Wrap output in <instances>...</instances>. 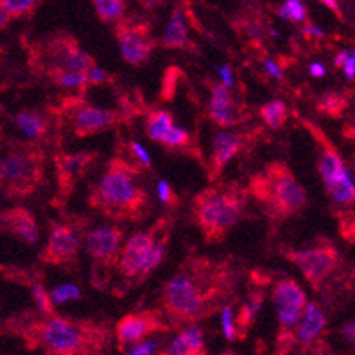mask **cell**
<instances>
[{
	"instance_id": "obj_1",
	"label": "cell",
	"mask_w": 355,
	"mask_h": 355,
	"mask_svg": "<svg viewBox=\"0 0 355 355\" xmlns=\"http://www.w3.org/2000/svg\"><path fill=\"white\" fill-rule=\"evenodd\" d=\"M239 270L232 258L189 254L159 290V309L173 329L198 324L232 304Z\"/></svg>"
},
{
	"instance_id": "obj_2",
	"label": "cell",
	"mask_w": 355,
	"mask_h": 355,
	"mask_svg": "<svg viewBox=\"0 0 355 355\" xmlns=\"http://www.w3.org/2000/svg\"><path fill=\"white\" fill-rule=\"evenodd\" d=\"M9 329L20 336L27 350L50 355L106 354L114 341V331L106 322L76 316L24 311L12 316Z\"/></svg>"
},
{
	"instance_id": "obj_3",
	"label": "cell",
	"mask_w": 355,
	"mask_h": 355,
	"mask_svg": "<svg viewBox=\"0 0 355 355\" xmlns=\"http://www.w3.org/2000/svg\"><path fill=\"white\" fill-rule=\"evenodd\" d=\"M141 173L122 154L114 156L87 196L89 207L115 223H140L150 211V195L138 182Z\"/></svg>"
},
{
	"instance_id": "obj_4",
	"label": "cell",
	"mask_w": 355,
	"mask_h": 355,
	"mask_svg": "<svg viewBox=\"0 0 355 355\" xmlns=\"http://www.w3.org/2000/svg\"><path fill=\"white\" fill-rule=\"evenodd\" d=\"M248 195L258 203L272 225L301 216L308 205V191L292 168L283 161H270L248 180Z\"/></svg>"
},
{
	"instance_id": "obj_5",
	"label": "cell",
	"mask_w": 355,
	"mask_h": 355,
	"mask_svg": "<svg viewBox=\"0 0 355 355\" xmlns=\"http://www.w3.org/2000/svg\"><path fill=\"white\" fill-rule=\"evenodd\" d=\"M248 189L239 180L212 182L195 195L191 218L205 244H221L242 219L248 205Z\"/></svg>"
},
{
	"instance_id": "obj_6",
	"label": "cell",
	"mask_w": 355,
	"mask_h": 355,
	"mask_svg": "<svg viewBox=\"0 0 355 355\" xmlns=\"http://www.w3.org/2000/svg\"><path fill=\"white\" fill-rule=\"evenodd\" d=\"M32 55L35 71L44 74L57 87L80 90V94L89 89L87 71L96 66V60L71 34L50 35L43 43L35 44Z\"/></svg>"
},
{
	"instance_id": "obj_7",
	"label": "cell",
	"mask_w": 355,
	"mask_h": 355,
	"mask_svg": "<svg viewBox=\"0 0 355 355\" xmlns=\"http://www.w3.org/2000/svg\"><path fill=\"white\" fill-rule=\"evenodd\" d=\"M46 148L37 141L16 145L0 157V191L12 200L31 198L46 180Z\"/></svg>"
},
{
	"instance_id": "obj_8",
	"label": "cell",
	"mask_w": 355,
	"mask_h": 355,
	"mask_svg": "<svg viewBox=\"0 0 355 355\" xmlns=\"http://www.w3.org/2000/svg\"><path fill=\"white\" fill-rule=\"evenodd\" d=\"M299 121H301L302 128L308 129V133L315 140L316 147L320 148L318 172H320L322 180H324L325 191L336 203L352 209L355 198L354 182H352L350 173L345 168V163L341 159L340 153H338V148L329 140L327 135L324 133V129L313 124L308 119H299Z\"/></svg>"
},
{
	"instance_id": "obj_9",
	"label": "cell",
	"mask_w": 355,
	"mask_h": 355,
	"mask_svg": "<svg viewBox=\"0 0 355 355\" xmlns=\"http://www.w3.org/2000/svg\"><path fill=\"white\" fill-rule=\"evenodd\" d=\"M57 121L66 119L69 122V128L76 138H87L94 137V135L112 129L115 125L122 124L125 119L124 112L121 110H108V108H98L89 103L83 101L78 96L64 99L62 105L57 108H50Z\"/></svg>"
},
{
	"instance_id": "obj_10",
	"label": "cell",
	"mask_w": 355,
	"mask_h": 355,
	"mask_svg": "<svg viewBox=\"0 0 355 355\" xmlns=\"http://www.w3.org/2000/svg\"><path fill=\"white\" fill-rule=\"evenodd\" d=\"M272 301L276 306L277 320H279L276 350L279 354H286L295 345L293 329L301 320L306 304H308V297L295 279L282 277L272 286Z\"/></svg>"
},
{
	"instance_id": "obj_11",
	"label": "cell",
	"mask_w": 355,
	"mask_h": 355,
	"mask_svg": "<svg viewBox=\"0 0 355 355\" xmlns=\"http://www.w3.org/2000/svg\"><path fill=\"white\" fill-rule=\"evenodd\" d=\"M282 253L286 260L292 261L293 266L301 270L306 282L316 292L341 267L340 251L327 239H320L315 246L306 248V250L283 248Z\"/></svg>"
},
{
	"instance_id": "obj_12",
	"label": "cell",
	"mask_w": 355,
	"mask_h": 355,
	"mask_svg": "<svg viewBox=\"0 0 355 355\" xmlns=\"http://www.w3.org/2000/svg\"><path fill=\"white\" fill-rule=\"evenodd\" d=\"M82 219L51 223L46 246L40 253L41 263L59 267L67 272H73L76 269L80 248H82L83 227L87 225V221H82Z\"/></svg>"
},
{
	"instance_id": "obj_13",
	"label": "cell",
	"mask_w": 355,
	"mask_h": 355,
	"mask_svg": "<svg viewBox=\"0 0 355 355\" xmlns=\"http://www.w3.org/2000/svg\"><path fill=\"white\" fill-rule=\"evenodd\" d=\"M172 329V324L166 320V316L159 308L141 309L122 316L115 324L114 338L117 340L119 350H124L125 347L145 341L148 336L170 332Z\"/></svg>"
},
{
	"instance_id": "obj_14",
	"label": "cell",
	"mask_w": 355,
	"mask_h": 355,
	"mask_svg": "<svg viewBox=\"0 0 355 355\" xmlns=\"http://www.w3.org/2000/svg\"><path fill=\"white\" fill-rule=\"evenodd\" d=\"M168 228H172V221L168 218H161L148 230L140 232V234L129 239L125 242V246L121 250V253H119L117 267H115L119 274L125 279H137L138 272H140L145 260L153 251L154 244L157 242L159 235Z\"/></svg>"
},
{
	"instance_id": "obj_15",
	"label": "cell",
	"mask_w": 355,
	"mask_h": 355,
	"mask_svg": "<svg viewBox=\"0 0 355 355\" xmlns=\"http://www.w3.org/2000/svg\"><path fill=\"white\" fill-rule=\"evenodd\" d=\"M115 40L121 48L122 59L129 66H141L157 46L150 25L144 20H122L115 27Z\"/></svg>"
},
{
	"instance_id": "obj_16",
	"label": "cell",
	"mask_w": 355,
	"mask_h": 355,
	"mask_svg": "<svg viewBox=\"0 0 355 355\" xmlns=\"http://www.w3.org/2000/svg\"><path fill=\"white\" fill-rule=\"evenodd\" d=\"M99 159L98 153H57L53 154L55 179H57V202L66 203L67 198L74 193L76 186L82 182L83 177L90 172L96 161Z\"/></svg>"
},
{
	"instance_id": "obj_17",
	"label": "cell",
	"mask_w": 355,
	"mask_h": 355,
	"mask_svg": "<svg viewBox=\"0 0 355 355\" xmlns=\"http://www.w3.org/2000/svg\"><path fill=\"white\" fill-rule=\"evenodd\" d=\"M124 239V230L117 225H106L96 230H90L85 237L87 253L92 257L96 266L103 270H112L117 267V258L121 253V244Z\"/></svg>"
},
{
	"instance_id": "obj_18",
	"label": "cell",
	"mask_w": 355,
	"mask_h": 355,
	"mask_svg": "<svg viewBox=\"0 0 355 355\" xmlns=\"http://www.w3.org/2000/svg\"><path fill=\"white\" fill-rule=\"evenodd\" d=\"M250 140L251 133H221L214 138L211 159L207 163V177L211 182L221 177L227 164L248 147Z\"/></svg>"
},
{
	"instance_id": "obj_19",
	"label": "cell",
	"mask_w": 355,
	"mask_h": 355,
	"mask_svg": "<svg viewBox=\"0 0 355 355\" xmlns=\"http://www.w3.org/2000/svg\"><path fill=\"white\" fill-rule=\"evenodd\" d=\"M0 232L15 235L27 246H34L40 241V228L34 214L25 207H11L0 211Z\"/></svg>"
},
{
	"instance_id": "obj_20",
	"label": "cell",
	"mask_w": 355,
	"mask_h": 355,
	"mask_svg": "<svg viewBox=\"0 0 355 355\" xmlns=\"http://www.w3.org/2000/svg\"><path fill=\"white\" fill-rule=\"evenodd\" d=\"M211 103H209V117L219 128H232L242 121V106L235 103L230 87L223 83L211 85Z\"/></svg>"
},
{
	"instance_id": "obj_21",
	"label": "cell",
	"mask_w": 355,
	"mask_h": 355,
	"mask_svg": "<svg viewBox=\"0 0 355 355\" xmlns=\"http://www.w3.org/2000/svg\"><path fill=\"white\" fill-rule=\"evenodd\" d=\"M325 332V315L316 302L306 304L301 320L293 329V340L295 345H301L306 350L320 345L322 336Z\"/></svg>"
},
{
	"instance_id": "obj_22",
	"label": "cell",
	"mask_w": 355,
	"mask_h": 355,
	"mask_svg": "<svg viewBox=\"0 0 355 355\" xmlns=\"http://www.w3.org/2000/svg\"><path fill=\"white\" fill-rule=\"evenodd\" d=\"M15 124L31 138L32 141L43 144V141H50L53 137L55 125L59 124L57 117L53 115L50 108L48 114H41V112H32V110H25V112H18L15 115Z\"/></svg>"
},
{
	"instance_id": "obj_23",
	"label": "cell",
	"mask_w": 355,
	"mask_h": 355,
	"mask_svg": "<svg viewBox=\"0 0 355 355\" xmlns=\"http://www.w3.org/2000/svg\"><path fill=\"white\" fill-rule=\"evenodd\" d=\"M182 331L179 332L175 340L172 341L170 348L164 350V354L173 355H205L207 347L203 340V332L196 327V324L180 327Z\"/></svg>"
},
{
	"instance_id": "obj_24",
	"label": "cell",
	"mask_w": 355,
	"mask_h": 355,
	"mask_svg": "<svg viewBox=\"0 0 355 355\" xmlns=\"http://www.w3.org/2000/svg\"><path fill=\"white\" fill-rule=\"evenodd\" d=\"M159 44L166 48V50H184V48H189L188 28H186V21H184V15L180 9H173Z\"/></svg>"
},
{
	"instance_id": "obj_25",
	"label": "cell",
	"mask_w": 355,
	"mask_h": 355,
	"mask_svg": "<svg viewBox=\"0 0 355 355\" xmlns=\"http://www.w3.org/2000/svg\"><path fill=\"white\" fill-rule=\"evenodd\" d=\"M261 302H263V292L257 290V292H251L248 301L237 309V313H234L235 327L239 332V340H244L248 334V331L251 329V325L254 324V318H257V313L260 309Z\"/></svg>"
},
{
	"instance_id": "obj_26",
	"label": "cell",
	"mask_w": 355,
	"mask_h": 355,
	"mask_svg": "<svg viewBox=\"0 0 355 355\" xmlns=\"http://www.w3.org/2000/svg\"><path fill=\"white\" fill-rule=\"evenodd\" d=\"M173 115L168 110H150L145 119V133L150 140L159 144L164 135L173 128Z\"/></svg>"
},
{
	"instance_id": "obj_27",
	"label": "cell",
	"mask_w": 355,
	"mask_h": 355,
	"mask_svg": "<svg viewBox=\"0 0 355 355\" xmlns=\"http://www.w3.org/2000/svg\"><path fill=\"white\" fill-rule=\"evenodd\" d=\"M348 108L347 96L338 92V90H327L325 94L320 96L318 103H316V110L320 114L327 115L332 119H341Z\"/></svg>"
},
{
	"instance_id": "obj_28",
	"label": "cell",
	"mask_w": 355,
	"mask_h": 355,
	"mask_svg": "<svg viewBox=\"0 0 355 355\" xmlns=\"http://www.w3.org/2000/svg\"><path fill=\"white\" fill-rule=\"evenodd\" d=\"M168 241H170V228H168V230H164L163 234L159 235V239H157L156 244H154L153 251H150L148 258L145 260L144 267H141V270L138 272L137 283H144L145 279H147V277L153 274V270L157 269V267L161 266V261H163V258H164V253H166Z\"/></svg>"
},
{
	"instance_id": "obj_29",
	"label": "cell",
	"mask_w": 355,
	"mask_h": 355,
	"mask_svg": "<svg viewBox=\"0 0 355 355\" xmlns=\"http://www.w3.org/2000/svg\"><path fill=\"white\" fill-rule=\"evenodd\" d=\"M258 114H260L263 124L270 129H282L283 125L286 124V121H288V115H290L288 106H286L283 101L266 103L263 106H260Z\"/></svg>"
},
{
	"instance_id": "obj_30",
	"label": "cell",
	"mask_w": 355,
	"mask_h": 355,
	"mask_svg": "<svg viewBox=\"0 0 355 355\" xmlns=\"http://www.w3.org/2000/svg\"><path fill=\"white\" fill-rule=\"evenodd\" d=\"M92 4L99 20L110 24V21H119L124 16L128 0H92Z\"/></svg>"
},
{
	"instance_id": "obj_31",
	"label": "cell",
	"mask_w": 355,
	"mask_h": 355,
	"mask_svg": "<svg viewBox=\"0 0 355 355\" xmlns=\"http://www.w3.org/2000/svg\"><path fill=\"white\" fill-rule=\"evenodd\" d=\"M161 145L168 148H180V150H188L191 154L193 150V137L182 128H175L173 125L170 131L163 137V140L159 141Z\"/></svg>"
},
{
	"instance_id": "obj_32",
	"label": "cell",
	"mask_w": 355,
	"mask_h": 355,
	"mask_svg": "<svg viewBox=\"0 0 355 355\" xmlns=\"http://www.w3.org/2000/svg\"><path fill=\"white\" fill-rule=\"evenodd\" d=\"M44 0H2L11 18H31Z\"/></svg>"
},
{
	"instance_id": "obj_33",
	"label": "cell",
	"mask_w": 355,
	"mask_h": 355,
	"mask_svg": "<svg viewBox=\"0 0 355 355\" xmlns=\"http://www.w3.org/2000/svg\"><path fill=\"white\" fill-rule=\"evenodd\" d=\"M31 292H32V297H34V302H35V308H37V311L44 313V315H51V313H55L53 301H51L50 292L44 288L43 279H37V282L32 283Z\"/></svg>"
},
{
	"instance_id": "obj_34",
	"label": "cell",
	"mask_w": 355,
	"mask_h": 355,
	"mask_svg": "<svg viewBox=\"0 0 355 355\" xmlns=\"http://www.w3.org/2000/svg\"><path fill=\"white\" fill-rule=\"evenodd\" d=\"M279 15L285 18V20L292 21H302L306 18V8L301 0H286L283 8H279Z\"/></svg>"
},
{
	"instance_id": "obj_35",
	"label": "cell",
	"mask_w": 355,
	"mask_h": 355,
	"mask_svg": "<svg viewBox=\"0 0 355 355\" xmlns=\"http://www.w3.org/2000/svg\"><path fill=\"white\" fill-rule=\"evenodd\" d=\"M125 153L129 154V157L128 156H124V157H128L131 163H135L137 166H140L141 170H147V168H150V156H148L144 148H141V145L131 141V144L125 145Z\"/></svg>"
},
{
	"instance_id": "obj_36",
	"label": "cell",
	"mask_w": 355,
	"mask_h": 355,
	"mask_svg": "<svg viewBox=\"0 0 355 355\" xmlns=\"http://www.w3.org/2000/svg\"><path fill=\"white\" fill-rule=\"evenodd\" d=\"M221 311H223V331H225L227 340L230 341L239 340V332H237V327H235V320H234V306L227 304Z\"/></svg>"
},
{
	"instance_id": "obj_37",
	"label": "cell",
	"mask_w": 355,
	"mask_h": 355,
	"mask_svg": "<svg viewBox=\"0 0 355 355\" xmlns=\"http://www.w3.org/2000/svg\"><path fill=\"white\" fill-rule=\"evenodd\" d=\"M50 297L51 301H53V304H62V302L69 301V299H80V297H82V292H80V288H76V286L66 285L55 288L53 292L50 293Z\"/></svg>"
},
{
	"instance_id": "obj_38",
	"label": "cell",
	"mask_w": 355,
	"mask_h": 355,
	"mask_svg": "<svg viewBox=\"0 0 355 355\" xmlns=\"http://www.w3.org/2000/svg\"><path fill=\"white\" fill-rule=\"evenodd\" d=\"M114 82V76L106 73L105 69L92 66L87 71V87H96V85H106V83Z\"/></svg>"
},
{
	"instance_id": "obj_39",
	"label": "cell",
	"mask_w": 355,
	"mask_h": 355,
	"mask_svg": "<svg viewBox=\"0 0 355 355\" xmlns=\"http://www.w3.org/2000/svg\"><path fill=\"white\" fill-rule=\"evenodd\" d=\"M157 191H159V198L163 200V203H166L168 207H179V196H177V193L170 188V184L164 182V180L159 182Z\"/></svg>"
},
{
	"instance_id": "obj_40",
	"label": "cell",
	"mask_w": 355,
	"mask_h": 355,
	"mask_svg": "<svg viewBox=\"0 0 355 355\" xmlns=\"http://www.w3.org/2000/svg\"><path fill=\"white\" fill-rule=\"evenodd\" d=\"M345 74H347L348 80H354V73H355V59H354V53H348L347 60H345L343 66Z\"/></svg>"
},
{
	"instance_id": "obj_41",
	"label": "cell",
	"mask_w": 355,
	"mask_h": 355,
	"mask_svg": "<svg viewBox=\"0 0 355 355\" xmlns=\"http://www.w3.org/2000/svg\"><path fill=\"white\" fill-rule=\"evenodd\" d=\"M11 15L8 12V9L4 8V4H2V0H0V28H6L9 24H11Z\"/></svg>"
},
{
	"instance_id": "obj_42",
	"label": "cell",
	"mask_w": 355,
	"mask_h": 355,
	"mask_svg": "<svg viewBox=\"0 0 355 355\" xmlns=\"http://www.w3.org/2000/svg\"><path fill=\"white\" fill-rule=\"evenodd\" d=\"M322 4L327 6L332 12H334L338 18H341V11H340V6H338V0H320Z\"/></svg>"
},
{
	"instance_id": "obj_43",
	"label": "cell",
	"mask_w": 355,
	"mask_h": 355,
	"mask_svg": "<svg viewBox=\"0 0 355 355\" xmlns=\"http://www.w3.org/2000/svg\"><path fill=\"white\" fill-rule=\"evenodd\" d=\"M221 76H223V85L232 87V71H230V67H228V66L221 67Z\"/></svg>"
},
{
	"instance_id": "obj_44",
	"label": "cell",
	"mask_w": 355,
	"mask_h": 355,
	"mask_svg": "<svg viewBox=\"0 0 355 355\" xmlns=\"http://www.w3.org/2000/svg\"><path fill=\"white\" fill-rule=\"evenodd\" d=\"M311 74L313 76H316V78H318V76H324L325 74V69H324V66H322V64H311Z\"/></svg>"
},
{
	"instance_id": "obj_45",
	"label": "cell",
	"mask_w": 355,
	"mask_h": 355,
	"mask_svg": "<svg viewBox=\"0 0 355 355\" xmlns=\"http://www.w3.org/2000/svg\"><path fill=\"white\" fill-rule=\"evenodd\" d=\"M347 57H348L347 51H340V53L336 55V60H334L336 67H341V66H343L345 60H347Z\"/></svg>"
},
{
	"instance_id": "obj_46",
	"label": "cell",
	"mask_w": 355,
	"mask_h": 355,
	"mask_svg": "<svg viewBox=\"0 0 355 355\" xmlns=\"http://www.w3.org/2000/svg\"><path fill=\"white\" fill-rule=\"evenodd\" d=\"M4 57H6V48L0 44V62H2V59H4Z\"/></svg>"
},
{
	"instance_id": "obj_47",
	"label": "cell",
	"mask_w": 355,
	"mask_h": 355,
	"mask_svg": "<svg viewBox=\"0 0 355 355\" xmlns=\"http://www.w3.org/2000/svg\"><path fill=\"white\" fill-rule=\"evenodd\" d=\"M145 2H147L148 6H156V4H159L161 0H145Z\"/></svg>"
}]
</instances>
